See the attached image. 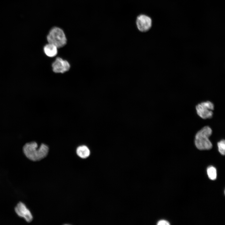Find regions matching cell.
Instances as JSON below:
<instances>
[{
    "instance_id": "cell-1",
    "label": "cell",
    "mask_w": 225,
    "mask_h": 225,
    "mask_svg": "<svg viewBox=\"0 0 225 225\" xmlns=\"http://www.w3.org/2000/svg\"><path fill=\"white\" fill-rule=\"evenodd\" d=\"M22 151L27 158L32 161L37 162L47 156L49 148L43 143H42L39 147L36 142H32L25 144L23 147Z\"/></svg>"
},
{
    "instance_id": "cell-7",
    "label": "cell",
    "mask_w": 225,
    "mask_h": 225,
    "mask_svg": "<svg viewBox=\"0 0 225 225\" xmlns=\"http://www.w3.org/2000/svg\"><path fill=\"white\" fill-rule=\"evenodd\" d=\"M52 71L55 73H63L68 71L70 68V65L67 60L58 57L52 63Z\"/></svg>"
},
{
    "instance_id": "cell-4",
    "label": "cell",
    "mask_w": 225,
    "mask_h": 225,
    "mask_svg": "<svg viewBox=\"0 0 225 225\" xmlns=\"http://www.w3.org/2000/svg\"><path fill=\"white\" fill-rule=\"evenodd\" d=\"M214 108V104L209 101L201 102L196 106L198 115L203 119L212 118L213 114L212 111Z\"/></svg>"
},
{
    "instance_id": "cell-2",
    "label": "cell",
    "mask_w": 225,
    "mask_h": 225,
    "mask_svg": "<svg viewBox=\"0 0 225 225\" xmlns=\"http://www.w3.org/2000/svg\"><path fill=\"white\" fill-rule=\"evenodd\" d=\"M212 133V129L208 126L204 127L197 133L195 136V144L198 149L208 150L212 148V144L209 139Z\"/></svg>"
},
{
    "instance_id": "cell-6",
    "label": "cell",
    "mask_w": 225,
    "mask_h": 225,
    "mask_svg": "<svg viewBox=\"0 0 225 225\" xmlns=\"http://www.w3.org/2000/svg\"><path fill=\"white\" fill-rule=\"evenodd\" d=\"M14 211L18 216L23 218L28 223L31 222L33 217L30 210L22 202L20 201L14 208Z\"/></svg>"
},
{
    "instance_id": "cell-8",
    "label": "cell",
    "mask_w": 225,
    "mask_h": 225,
    "mask_svg": "<svg viewBox=\"0 0 225 225\" xmlns=\"http://www.w3.org/2000/svg\"><path fill=\"white\" fill-rule=\"evenodd\" d=\"M58 48L55 45L48 43L43 47V51L48 57L52 58L57 55L58 53Z\"/></svg>"
},
{
    "instance_id": "cell-11",
    "label": "cell",
    "mask_w": 225,
    "mask_h": 225,
    "mask_svg": "<svg viewBox=\"0 0 225 225\" xmlns=\"http://www.w3.org/2000/svg\"><path fill=\"white\" fill-rule=\"evenodd\" d=\"M217 145L218 151L222 155H224L225 152V142L224 139H222L218 142Z\"/></svg>"
},
{
    "instance_id": "cell-10",
    "label": "cell",
    "mask_w": 225,
    "mask_h": 225,
    "mask_svg": "<svg viewBox=\"0 0 225 225\" xmlns=\"http://www.w3.org/2000/svg\"><path fill=\"white\" fill-rule=\"evenodd\" d=\"M207 173L209 178L211 180H215L217 176V170L216 168L212 166H210L207 169Z\"/></svg>"
},
{
    "instance_id": "cell-9",
    "label": "cell",
    "mask_w": 225,
    "mask_h": 225,
    "mask_svg": "<svg viewBox=\"0 0 225 225\" xmlns=\"http://www.w3.org/2000/svg\"><path fill=\"white\" fill-rule=\"evenodd\" d=\"M77 155L80 158L85 159L90 155V151L88 148L85 145H82L78 147L76 149Z\"/></svg>"
},
{
    "instance_id": "cell-5",
    "label": "cell",
    "mask_w": 225,
    "mask_h": 225,
    "mask_svg": "<svg viewBox=\"0 0 225 225\" xmlns=\"http://www.w3.org/2000/svg\"><path fill=\"white\" fill-rule=\"evenodd\" d=\"M135 24L138 30L141 32L149 31L152 26V20L150 17L145 14H141L136 18Z\"/></svg>"
},
{
    "instance_id": "cell-3",
    "label": "cell",
    "mask_w": 225,
    "mask_h": 225,
    "mask_svg": "<svg viewBox=\"0 0 225 225\" xmlns=\"http://www.w3.org/2000/svg\"><path fill=\"white\" fill-rule=\"evenodd\" d=\"M46 38L48 43L53 44L58 48L64 47L67 42L64 31L61 28L58 26H54L50 28Z\"/></svg>"
},
{
    "instance_id": "cell-12",
    "label": "cell",
    "mask_w": 225,
    "mask_h": 225,
    "mask_svg": "<svg viewBox=\"0 0 225 225\" xmlns=\"http://www.w3.org/2000/svg\"><path fill=\"white\" fill-rule=\"evenodd\" d=\"M158 225H169L170 224L169 222L165 220H161L159 221L157 224Z\"/></svg>"
}]
</instances>
